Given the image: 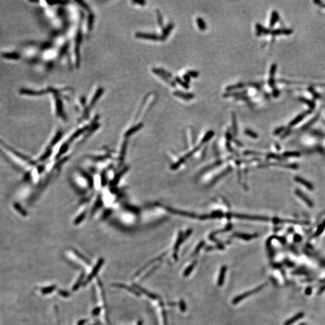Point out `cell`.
<instances>
[{
    "instance_id": "7a4b0ae2",
    "label": "cell",
    "mask_w": 325,
    "mask_h": 325,
    "mask_svg": "<svg viewBox=\"0 0 325 325\" xmlns=\"http://www.w3.org/2000/svg\"><path fill=\"white\" fill-rule=\"evenodd\" d=\"M152 72H153L155 74H156V75H159L161 79H163V80L164 81H166V83H167L168 84H169L170 86H172L173 87H176V86H177V83H175L174 81L170 80V78H169V77H167L164 74H163V73L160 71L159 68H153V69H152Z\"/></svg>"
},
{
    "instance_id": "ffe728a7",
    "label": "cell",
    "mask_w": 325,
    "mask_h": 325,
    "mask_svg": "<svg viewBox=\"0 0 325 325\" xmlns=\"http://www.w3.org/2000/svg\"><path fill=\"white\" fill-rule=\"evenodd\" d=\"M234 99L235 101H243L246 102H248L251 100V97L248 96L247 95H241L239 96H237V97H235Z\"/></svg>"
},
{
    "instance_id": "7402d4cb",
    "label": "cell",
    "mask_w": 325,
    "mask_h": 325,
    "mask_svg": "<svg viewBox=\"0 0 325 325\" xmlns=\"http://www.w3.org/2000/svg\"><path fill=\"white\" fill-rule=\"evenodd\" d=\"M247 85L251 87H253V88L257 89V90H261V86L259 83H255V82H249L247 84Z\"/></svg>"
},
{
    "instance_id": "f546056e",
    "label": "cell",
    "mask_w": 325,
    "mask_h": 325,
    "mask_svg": "<svg viewBox=\"0 0 325 325\" xmlns=\"http://www.w3.org/2000/svg\"><path fill=\"white\" fill-rule=\"evenodd\" d=\"M246 134H248V135H249V136H252V137H255L257 136V134H256L255 133H253V132H252V131H251V130H249V129H246Z\"/></svg>"
},
{
    "instance_id": "603a6c76",
    "label": "cell",
    "mask_w": 325,
    "mask_h": 325,
    "mask_svg": "<svg viewBox=\"0 0 325 325\" xmlns=\"http://www.w3.org/2000/svg\"><path fill=\"white\" fill-rule=\"evenodd\" d=\"M232 127L234 131H237V119L235 113L232 112Z\"/></svg>"
},
{
    "instance_id": "4dcf8cb0",
    "label": "cell",
    "mask_w": 325,
    "mask_h": 325,
    "mask_svg": "<svg viewBox=\"0 0 325 325\" xmlns=\"http://www.w3.org/2000/svg\"><path fill=\"white\" fill-rule=\"evenodd\" d=\"M324 291H325V285H323V286H322V287L320 288L319 291L318 292V294H321V293H323Z\"/></svg>"
},
{
    "instance_id": "7c38bea8",
    "label": "cell",
    "mask_w": 325,
    "mask_h": 325,
    "mask_svg": "<svg viewBox=\"0 0 325 325\" xmlns=\"http://www.w3.org/2000/svg\"><path fill=\"white\" fill-rule=\"evenodd\" d=\"M245 86H246V84H244L243 83H237V84H235L228 86L225 88V90H226V92H231L234 90L242 89Z\"/></svg>"
},
{
    "instance_id": "4fadbf2b",
    "label": "cell",
    "mask_w": 325,
    "mask_h": 325,
    "mask_svg": "<svg viewBox=\"0 0 325 325\" xmlns=\"http://www.w3.org/2000/svg\"><path fill=\"white\" fill-rule=\"evenodd\" d=\"M196 23L200 31H205L207 29V24L205 21L200 17H198L196 18Z\"/></svg>"
},
{
    "instance_id": "30bf717a",
    "label": "cell",
    "mask_w": 325,
    "mask_h": 325,
    "mask_svg": "<svg viewBox=\"0 0 325 325\" xmlns=\"http://www.w3.org/2000/svg\"><path fill=\"white\" fill-rule=\"evenodd\" d=\"M226 270L227 268L226 266H222L221 269V271H220V273H219V275L217 280V285L219 287L222 286L224 283Z\"/></svg>"
},
{
    "instance_id": "8992f818",
    "label": "cell",
    "mask_w": 325,
    "mask_h": 325,
    "mask_svg": "<svg viewBox=\"0 0 325 325\" xmlns=\"http://www.w3.org/2000/svg\"><path fill=\"white\" fill-rule=\"evenodd\" d=\"M174 26H175L174 23L171 22V23H169L168 25H167L166 27H165L163 29L162 34H161V36H160L161 41H164L165 40L167 39V38H168V37L169 36V35L170 34L171 32L173 29Z\"/></svg>"
},
{
    "instance_id": "83f0119b",
    "label": "cell",
    "mask_w": 325,
    "mask_h": 325,
    "mask_svg": "<svg viewBox=\"0 0 325 325\" xmlns=\"http://www.w3.org/2000/svg\"><path fill=\"white\" fill-rule=\"evenodd\" d=\"M182 80L186 83L189 84L191 81V77L187 74H185L182 75Z\"/></svg>"
},
{
    "instance_id": "9c48e42d",
    "label": "cell",
    "mask_w": 325,
    "mask_h": 325,
    "mask_svg": "<svg viewBox=\"0 0 325 325\" xmlns=\"http://www.w3.org/2000/svg\"><path fill=\"white\" fill-rule=\"evenodd\" d=\"M304 315H305V314H304L303 312H299L298 314L294 315L293 317H292V318H290V319L287 320V321H285V323H284V325H292L296 322L302 319L304 317Z\"/></svg>"
},
{
    "instance_id": "8fae6325",
    "label": "cell",
    "mask_w": 325,
    "mask_h": 325,
    "mask_svg": "<svg viewBox=\"0 0 325 325\" xmlns=\"http://www.w3.org/2000/svg\"><path fill=\"white\" fill-rule=\"evenodd\" d=\"M102 263H103V260H100L98 261V262L97 263V264H96L95 265V267L93 268V270H92V273H91L90 275L89 276V277L87 278V282H89V281H90V280L93 278V276H95L96 274L98 273V271L100 270V269L101 268V266H102Z\"/></svg>"
},
{
    "instance_id": "52a82bcc",
    "label": "cell",
    "mask_w": 325,
    "mask_h": 325,
    "mask_svg": "<svg viewBox=\"0 0 325 325\" xmlns=\"http://www.w3.org/2000/svg\"><path fill=\"white\" fill-rule=\"evenodd\" d=\"M248 93V90L246 89L243 90H241V91H237V92H226L224 94H223V98H230V97H237V96H239L241 95H247Z\"/></svg>"
},
{
    "instance_id": "484cf974",
    "label": "cell",
    "mask_w": 325,
    "mask_h": 325,
    "mask_svg": "<svg viewBox=\"0 0 325 325\" xmlns=\"http://www.w3.org/2000/svg\"><path fill=\"white\" fill-rule=\"evenodd\" d=\"M284 155L286 157H299L300 156V154L297 152H286L284 154Z\"/></svg>"
},
{
    "instance_id": "cb8c5ba5",
    "label": "cell",
    "mask_w": 325,
    "mask_h": 325,
    "mask_svg": "<svg viewBox=\"0 0 325 325\" xmlns=\"http://www.w3.org/2000/svg\"><path fill=\"white\" fill-rule=\"evenodd\" d=\"M187 74L192 78H197L199 77V73L198 71H193V70H190V71H188L187 72Z\"/></svg>"
},
{
    "instance_id": "f1b7e54d",
    "label": "cell",
    "mask_w": 325,
    "mask_h": 325,
    "mask_svg": "<svg viewBox=\"0 0 325 325\" xmlns=\"http://www.w3.org/2000/svg\"><path fill=\"white\" fill-rule=\"evenodd\" d=\"M159 69H160V71H161V72H163V74H165V75H166L167 77H169V78H172V77H173V75H172V74H171V72H169V71H166V70H165V69H162V68H159Z\"/></svg>"
},
{
    "instance_id": "2e32d148",
    "label": "cell",
    "mask_w": 325,
    "mask_h": 325,
    "mask_svg": "<svg viewBox=\"0 0 325 325\" xmlns=\"http://www.w3.org/2000/svg\"><path fill=\"white\" fill-rule=\"evenodd\" d=\"M278 19V15L276 12H273L271 13V16L270 22V27H273Z\"/></svg>"
},
{
    "instance_id": "3957f363",
    "label": "cell",
    "mask_w": 325,
    "mask_h": 325,
    "mask_svg": "<svg viewBox=\"0 0 325 325\" xmlns=\"http://www.w3.org/2000/svg\"><path fill=\"white\" fill-rule=\"evenodd\" d=\"M136 36L139 38H142L147 40H151L154 41L161 40V36H159V35H157L156 34L138 33L136 34Z\"/></svg>"
},
{
    "instance_id": "9a60e30c",
    "label": "cell",
    "mask_w": 325,
    "mask_h": 325,
    "mask_svg": "<svg viewBox=\"0 0 325 325\" xmlns=\"http://www.w3.org/2000/svg\"><path fill=\"white\" fill-rule=\"evenodd\" d=\"M196 263H197V261H193V262L191 263V264L186 269V270L184 271V274H183V276H184V277H187V276L191 273V271H193V269H194L195 267L196 266Z\"/></svg>"
},
{
    "instance_id": "ba28073f",
    "label": "cell",
    "mask_w": 325,
    "mask_h": 325,
    "mask_svg": "<svg viewBox=\"0 0 325 325\" xmlns=\"http://www.w3.org/2000/svg\"><path fill=\"white\" fill-rule=\"evenodd\" d=\"M294 180L299 184H302L303 186L306 187L307 189H309L310 190H314V186H313L312 184L310 182L303 179V178H301V177H294Z\"/></svg>"
},
{
    "instance_id": "d6986e66",
    "label": "cell",
    "mask_w": 325,
    "mask_h": 325,
    "mask_svg": "<svg viewBox=\"0 0 325 325\" xmlns=\"http://www.w3.org/2000/svg\"><path fill=\"white\" fill-rule=\"evenodd\" d=\"M324 229H325V221H324L319 225V226L318 228H317V231H316V232H315V235L316 236H319V235H320V234L323 232V231L324 230Z\"/></svg>"
},
{
    "instance_id": "ac0fdd59",
    "label": "cell",
    "mask_w": 325,
    "mask_h": 325,
    "mask_svg": "<svg viewBox=\"0 0 325 325\" xmlns=\"http://www.w3.org/2000/svg\"><path fill=\"white\" fill-rule=\"evenodd\" d=\"M156 13H157V19H158V23H159V25L160 27L162 29H163V16L162 14L161 13L160 11L157 9L156 10Z\"/></svg>"
},
{
    "instance_id": "4316f807",
    "label": "cell",
    "mask_w": 325,
    "mask_h": 325,
    "mask_svg": "<svg viewBox=\"0 0 325 325\" xmlns=\"http://www.w3.org/2000/svg\"><path fill=\"white\" fill-rule=\"evenodd\" d=\"M179 305H180V310H181V311H182V312L185 311L186 310V303H185V302H184V301H183V300H181V301H180V303H179Z\"/></svg>"
},
{
    "instance_id": "d6a6232c",
    "label": "cell",
    "mask_w": 325,
    "mask_h": 325,
    "mask_svg": "<svg viewBox=\"0 0 325 325\" xmlns=\"http://www.w3.org/2000/svg\"><path fill=\"white\" fill-rule=\"evenodd\" d=\"M301 237L299 235H296L294 236V240L296 241H299L301 240Z\"/></svg>"
},
{
    "instance_id": "836d02e7",
    "label": "cell",
    "mask_w": 325,
    "mask_h": 325,
    "mask_svg": "<svg viewBox=\"0 0 325 325\" xmlns=\"http://www.w3.org/2000/svg\"><path fill=\"white\" fill-rule=\"evenodd\" d=\"M99 312H100V308H97L96 310H95L93 311V314H95V315L99 313Z\"/></svg>"
},
{
    "instance_id": "5b68a950",
    "label": "cell",
    "mask_w": 325,
    "mask_h": 325,
    "mask_svg": "<svg viewBox=\"0 0 325 325\" xmlns=\"http://www.w3.org/2000/svg\"><path fill=\"white\" fill-rule=\"evenodd\" d=\"M295 194L298 197H299L305 204H306L307 205L309 206L311 208L314 207V204L312 203V201L306 195H305L302 191H301L300 190H299V189H296L295 190Z\"/></svg>"
},
{
    "instance_id": "1f68e13d",
    "label": "cell",
    "mask_w": 325,
    "mask_h": 325,
    "mask_svg": "<svg viewBox=\"0 0 325 325\" xmlns=\"http://www.w3.org/2000/svg\"><path fill=\"white\" fill-rule=\"evenodd\" d=\"M311 292H312V288H310V287H308V288H307V289H306L305 293H306V294L309 295L311 293Z\"/></svg>"
},
{
    "instance_id": "6da1fadb",
    "label": "cell",
    "mask_w": 325,
    "mask_h": 325,
    "mask_svg": "<svg viewBox=\"0 0 325 325\" xmlns=\"http://www.w3.org/2000/svg\"><path fill=\"white\" fill-rule=\"evenodd\" d=\"M266 285H267V283H264V284L260 285V286L251 290H250L249 292H245V293H243V294H240L238 296H237L233 299V301L232 302V304L236 305L238 303H239L240 302H241V301L247 298L248 297H249V296H252L254 294H255V293L260 292L265 287H266Z\"/></svg>"
},
{
    "instance_id": "d4e9b609",
    "label": "cell",
    "mask_w": 325,
    "mask_h": 325,
    "mask_svg": "<svg viewBox=\"0 0 325 325\" xmlns=\"http://www.w3.org/2000/svg\"><path fill=\"white\" fill-rule=\"evenodd\" d=\"M303 116H304V115H300L299 116V117H297V118H296V119H294V120H293V121H292V122L290 123V126H293V125H294L295 124H297V123H298V122H300V121H301V120H302V119H303Z\"/></svg>"
},
{
    "instance_id": "44dd1931",
    "label": "cell",
    "mask_w": 325,
    "mask_h": 325,
    "mask_svg": "<svg viewBox=\"0 0 325 325\" xmlns=\"http://www.w3.org/2000/svg\"><path fill=\"white\" fill-rule=\"evenodd\" d=\"M255 29H256V35L257 36H260L262 34V31H263V29H264V27H262L260 24H257L255 25Z\"/></svg>"
},
{
    "instance_id": "277c9868",
    "label": "cell",
    "mask_w": 325,
    "mask_h": 325,
    "mask_svg": "<svg viewBox=\"0 0 325 325\" xmlns=\"http://www.w3.org/2000/svg\"><path fill=\"white\" fill-rule=\"evenodd\" d=\"M173 95L176 97L181 98L185 101L193 100L195 98V95L191 93H185L180 90H175L173 92Z\"/></svg>"
},
{
    "instance_id": "5bb4252c",
    "label": "cell",
    "mask_w": 325,
    "mask_h": 325,
    "mask_svg": "<svg viewBox=\"0 0 325 325\" xmlns=\"http://www.w3.org/2000/svg\"><path fill=\"white\" fill-rule=\"evenodd\" d=\"M174 81H175V83H176L178 84L179 85L181 86L184 89H189L190 88V85H189V84L186 83L185 81H184L182 80V79H181V78L180 77H178V76H177V77H175Z\"/></svg>"
},
{
    "instance_id": "e575fe53",
    "label": "cell",
    "mask_w": 325,
    "mask_h": 325,
    "mask_svg": "<svg viewBox=\"0 0 325 325\" xmlns=\"http://www.w3.org/2000/svg\"><path fill=\"white\" fill-rule=\"evenodd\" d=\"M299 325H307V324H305V323H301V324H300Z\"/></svg>"
},
{
    "instance_id": "e0dca14e",
    "label": "cell",
    "mask_w": 325,
    "mask_h": 325,
    "mask_svg": "<svg viewBox=\"0 0 325 325\" xmlns=\"http://www.w3.org/2000/svg\"><path fill=\"white\" fill-rule=\"evenodd\" d=\"M136 287H137V288H138V290H140L142 292H143V293H145V294H146V295L148 296L149 297H150L151 299H158V296H157V295H155V294H152V293H149V292H148V291L145 290H144V288H142V287H140L139 286H136Z\"/></svg>"
}]
</instances>
